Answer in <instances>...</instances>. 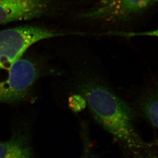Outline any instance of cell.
Returning <instances> with one entry per match:
<instances>
[{
    "instance_id": "3",
    "label": "cell",
    "mask_w": 158,
    "mask_h": 158,
    "mask_svg": "<svg viewBox=\"0 0 158 158\" xmlns=\"http://www.w3.org/2000/svg\"><path fill=\"white\" fill-rule=\"evenodd\" d=\"M153 5L154 0H100L91 9L79 14L78 18L111 24H127Z\"/></svg>"
},
{
    "instance_id": "9",
    "label": "cell",
    "mask_w": 158,
    "mask_h": 158,
    "mask_svg": "<svg viewBox=\"0 0 158 158\" xmlns=\"http://www.w3.org/2000/svg\"><path fill=\"white\" fill-rule=\"evenodd\" d=\"M86 134V133L82 136L83 137V152L81 158H95L91 149V146L89 141V140H88V137H87Z\"/></svg>"
},
{
    "instance_id": "6",
    "label": "cell",
    "mask_w": 158,
    "mask_h": 158,
    "mask_svg": "<svg viewBox=\"0 0 158 158\" xmlns=\"http://www.w3.org/2000/svg\"><path fill=\"white\" fill-rule=\"evenodd\" d=\"M30 149L27 137L21 131H14L6 141L0 142V158H11Z\"/></svg>"
},
{
    "instance_id": "5",
    "label": "cell",
    "mask_w": 158,
    "mask_h": 158,
    "mask_svg": "<svg viewBox=\"0 0 158 158\" xmlns=\"http://www.w3.org/2000/svg\"><path fill=\"white\" fill-rule=\"evenodd\" d=\"M137 104L142 114L158 129V86L145 91L138 99Z\"/></svg>"
},
{
    "instance_id": "1",
    "label": "cell",
    "mask_w": 158,
    "mask_h": 158,
    "mask_svg": "<svg viewBox=\"0 0 158 158\" xmlns=\"http://www.w3.org/2000/svg\"><path fill=\"white\" fill-rule=\"evenodd\" d=\"M94 120L132 152L154 146L141 138L134 125L132 107L103 83L92 78L81 79L78 84Z\"/></svg>"
},
{
    "instance_id": "10",
    "label": "cell",
    "mask_w": 158,
    "mask_h": 158,
    "mask_svg": "<svg viewBox=\"0 0 158 158\" xmlns=\"http://www.w3.org/2000/svg\"><path fill=\"white\" fill-rule=\"evenodd\" d=\"M11 158H33L31 148Z\"/></svg>"
},
{
    "instance_id": "11",
    "label": "cell",
    "mask_w": 158,
    "mask_h": 158,
    "mask_svg": "<svg viewBox=\"0 0 158 158\" xmlns=\"http://www.w3.org/2000/svg\"><path fill=\"white\" fill-rule=\"evenodd\" d=\"M158 3V0H154V5L156 4V3Z\"/></svg>"
},
{
    "instance_id": "7",
    "label": "cell",
    "mask_w": 158,
    "mask_h": 158,
    "mask_svg": "<svg viewBox=\"0 0 158 158\" xmlns=\"http://www.w3.org/2000/svg\"><path fill=\"white\" fill-rule=\"evenodd\" d=\"M69 106L74 112H80L85 109L86 102L83 97L81 94H75L70 96L69 100Z\"/></svg>"
},
{
    "instance_id": "8",
    "label": "cell",
    "mask_w": 158,
    "mask_h": 158,
    "mask_svg": "<svg viewBox=\"0 0 158 158\" xmlns=\"http://www.w3.org/2000/svg\"><path fill=\"white\" fill-rule=\"evenodd\" d=\"M131 158H158V150L154 149V146L147 148L134 152Z\"/></svg>"
},
{
    "instance_id": "4",
    "label": "cell",
    "mask_w": 158,
    "mask_h": 158,
    "mask_svg": "<svg viewBox=\"0 0 158 158\" xmlns=\"http://www.w3.org/2000/svg\"><path fill=\"white\" fill-rule=\"evenodd\" d=\"M50 31L41 26H20L0 31V69L8 68L33 44L49 38Z\"/></svg>"
},
{
    "instance_id": "2",
    "label": "cell",
    "mask_w": 158,
    "mask_h": 158,
    "mask_svg": "<svg viewBox=\"0 0 158 158\" xmlns=\"http://www.w3.org/2000/svg\"><path fill=\"white\" fill-rule=\"evenodd\" d=\"M0 72V103H19L31 96L40 75L39 69L31 60L21 58Z\"/></svg>"
}]
</instances>
